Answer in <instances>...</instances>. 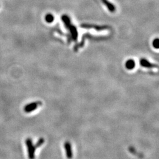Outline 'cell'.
<instances>
[{
    "label": "cell",
    "mask_w": 159,
    "mask_h": 159,
    "mask_svg": "<svg viewBox=\"0 0 159 159\" xmlns=\"http://www.w3.org/2000/svg\"><path fill=\"white\" fill-rule=\"evenodd\" d=\"M125 67L128 70H132L136 66L135 61L133 60H129L125 63Z\"/></svg>",
    "instance_id": "cell-8"
},
{
    "label": "cell",
    "mask_w": 159,
    "mask_h": 159,
    "mask_svg": "<svg viewBox=\"0 0 159 159\" xmlns=\"http://www.w3.org/2000/svg\"><path fill=\"white\" fill-rule=\"evenodd\" d=\"M129 152H130L131 153H132L133 154L135 155V156H138V157H140V158H143V155L142 154L137 153L136 150L134 148H133V147H132V146H130V147H129Z\"/></svg>",
    "instance_id": "cell-9"
},
{
    "label": "cell",
    "mask_w": 159,
    "mask_h": 159,
    "mask_svg": "<svg viewBox=\"0 0 159 159\" xmlns=\"http://www.w3.org/2000/svg\"><path fill=\"white\" fill-rule=\"evenodd\" d=\"M153 46L156 48V49H158L159 47V39H156L153 40Z\"/></svg>",
    "instance_id": "cell-12"
},
{
    "label": "cell",
    "mask_w": 159,
    "mask_h": 159,
    "mask_svg": "<svg viewBox=\"0 0 159 159\" xmlns=\"http://www.w3.org/2000/svg\"><path fill=\"white\" fill-rule=\"evenodd\" d=\"M140 64L142 67H146V68H153L158 67V66L157 64H152V63L149 62L146 59H144V58H142V59L140 60Z\"/></svg>",
    "instance_id": "cell-6"
},
{
    "label": "cell",
    "mask_w": 159,
    "mask_h": 159,
    "mask_svg": "<svg viewBox=\"0 0 159 159\" xmlns=\"http://www.w3.org/2000/svg\"><path fill=\"white\" fill-rule=\"evenodd\" d=\"M42 102H41L40 101L38 102H31L29 103L28 104H27L24 108V110L25 113H31L32 111H34V110L36 108H38L39 106L42 105Z\"/></svg>",
    "instance_id": "cell-3"
},
{
    "label": "cell",
    "mask_w": 159,
    "mask_h": 159,
    "mask_svg": "<svg viewBox=\"0 0 159 159\" xmlns=\"http://www.w3.org/2000/svg\"><path fill=\"white\" fill-rule=\"evenodd\" d=\"M25 144L28 148V154H29V159H35V148L33 141L30 138H28L25 140Z\"/></svg>",
    "instance_id": "cell-2"
},
{
    "label": "cell",
    "mask_w": 159,
    "mask_h": 159,
    "mask_svg": "<svg viewBox=\"0 0 159 159\" xmlns=\"http://www.w3.org/2000/svg\"><path fill=\"white\" fill-rule=\"evenodd\" d=\"M44 139L41 137L35 144V145H34V146L35 148H40V146H41L44 144Z\"/></svg>",
    "instance_id": "cell-11"
},
{
    "label": "cell",
    "mask_w": 159,
    "mask_h": 159,
    "mask_svg": "<svg viewBox=\"0 0 159 159\" xmlns=\"http://www.w3.org/2000/svg\"><path fill=\"white\" fill-rule=\"evenodd\" d=\"M54 19V17L51 14H47L45 16V20L47 23H51L53 22Z\"/></svg>",
    "instance_id": "cell-10"
},
{
    "label": "cell",
    "mask_w": 159,
    "mask_h": 159,
    "mask_svg": "<svg viewBox=\"0 0 159 159\" xmlns=\"http://www.w3.org/2000/svg\"><path fill=\"white\" fill-rule=\"evenodd\" d=\"M61 18H62L63 23H64L67 29H69V30L70 31L73 40L75 41H77V36H78L77 30L76 27L71 24L70 17H68L67 15H63L62 17H61Z\"/></svg>",
    "instance_id": "cell-1"
},
{
    "label": "cell",
    "mask_w": 159,
    "mask_h": 159,
    "mask_svg": "<svg viewBox=\"0 0 159 159\" xmlns=\"http://www.w3.org/2000/svg\"><path fill=\"white\" fill-rule=\"evenodd\" d=\"M64 148L66 150V157L68 159H71L73 158V152L71 144L69 142H66L64 144Z\"/></svg>",
    "instance_id": "cell-5"
},
{
    "label": "cell",
    "mask_w": 159,
    "mask_h": 159,
    "mask_svg": "<svg viewBox=\"0 0 159 159\" xmlns=\"http://www.w3.org/2000/svg\"><path fill=\"white\" fill-rule=\"evenodd\" d=\"M81 27L84 29H94L97 31H102L109 28L107 25H98L89 24H82L81 25Z\"/></svg>",
    "instance_id": "cell-4"
},
{
    "label": "cell",
    "mask_w": 159,
    "mask_h": 159,
    "mask_svg": "<svg viewBox=\"0 0 159 159\" xmlns=\"http://www.w3.org/2000/svg\"><path fill=\"white\" fill-rule=\"evenodd\" d=\"M102 3L106 6L108 9V10L111 12H114L116 11V7L112 3L110 2L108 0H101Z\"/></svg>",
    "instance_id": "cell-7"
}]
</instances>
